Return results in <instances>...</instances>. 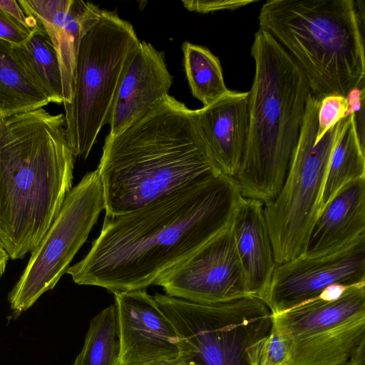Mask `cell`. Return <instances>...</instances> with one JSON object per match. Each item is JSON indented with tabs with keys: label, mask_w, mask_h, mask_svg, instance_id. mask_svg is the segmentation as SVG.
Returning a JSON list of instances; mask_svg holds the SVG:
<instances>
[{
	"label": "cell",
	"mask_w": 365,
	"mask_h": 365,
	"mask_svg": "<svg viewBox=\"0 0 365 365\" xmlns=\"http://www.w3.org/2000/svg\"><path fill=\"white\" fill-rule=\"evenodd\" d=\"M241 197L235 178L219 173L132 212L105 215L90 250L66 274L113 294L145 289L230 227Z\"/></svg>",
	"instance_id": "obj_1"
},
{
	"label": "cell",
	"mask_w": 365,
	"mask_h": 365,
	"mask_svg": "<svg viewBox=\"0 0 365 365\" xmlns=\"http://www.w3.org/2000/svg\"><path fill=\"white\" fill-rule=\"evenodd\" d=\"M96 170L103 188L106 215L132 212L221 173L197 109L170 95L121 133L106 136Z\"/></svg>",
	"instance_id": "obj_2"
},
{
	"label": "cell",
	"mask_w": 365,
	"mask_h": 365,
	"mask_svg": "<svg viewBox=\"0 0 365 365\" xmlns=\"http://www.w3.org/2000/svg\"><path fill=\"white\" fill-rule=\"evenodd\" d=\"M74 163L63 114L0 115V242L11 259L47 232L72 188Z\"/></svg>",
	"instance_id": "obj_3"
},
{
	"label": "cell",
	"mask_w": 365,
	"mask_h": 365,
	"mask_svg": "<svg viewBox=\"0 0 365 365\" xmlns=\"http://www.w3.org/2000/svg\"><path fill=\"white\" fill-rule=\"evenodd\" d=\"M251 55L248 135L235 179L242 196L265 203L284 184L311 91L299 66L267 31L255 34Z\"/></svg>",
	"instance_id": "obj_4"
},
{
	"label": "cell",
	"mask_w": 365,
	"mask_h": 365,
	"mask_svg": "<svg viewBox=\"0 0 365 365\" xmlns=\"http://www.w3.org/2000/svg\"><path fill=\"white\" fill-rule=\"evenodd\" d=\"M363 11L354 0H270L258 20L299 66L314 97L348 98L364 90Z\"/></svg>",
	"instance_id": "obj_5"
},
{
	"label": "cell",
	"mask_w": 365,
	"mask_h": 365,
	"mask_svg": "<svg viewBox=\"0 0 365 365\" xmlns=\"http://www.w3.org/2000/svg\"><path fill=\"white\" fill-rule=\"evenodd\" d=\"M133 25L102 9L82 38L76 61L73 99L64 107L68 143L76 158L89 155L110 111L139 45Z\"/></svg>",
	"instance_id": "obj_6"
},
{
	"label": "cell",
	"mask_w": 365,
	"mask_h": 365,
	"mask_svg": "<svg viewBox=\"0 0 365 365\" xmlns=\"http://www.w3.org/2000/svg\"><path fill=\"white\" fill-rule=\"evenodd\" d=\"M320 100H307L297 147L278 195L264 203V213L277 264L303 255L321 209L323 190L333 148L345 117L315 142Z\"/></svg>",
	"instance_id": "obj_7"
},
{
	"label": "cell",
	"mask_w": 365,
	"mask_h": 365,
	"mask_svg": "<svg viewBox=\"0 0 365 365\" xmlns=\"http://www.w3.org/2000/svg\"><path fill=\"white\" fill-rule=\"evenodd\" d=\"M153 297L180 336L184 365H250L247 348L272 326L269 307L253 296L213 304Z\"/></svg>",
	"instance_id": "obj_8"
},
{
	"label": "cell",
	"mask_w": 365,
	"mask_h": 365,
	"mask_svg": "<svg viewBox=\"0 0 365 365\" xmlns=\"http://www.w3.org/2000/svg\"><path fill=\"white\" fill-rule=\"evenodd\" d=\"M105 210L102 183L96 170L87 173L71 189L61 210L9 294L11 309L19 314L46 292L53 289L86 241Z\"/></svg>",
	"instance_id": "obj_9"
},
{
	"label": "cell",
	"mask_w": 365,
	"mask_h": 365,
	"mask_svg": "<svg viewBox=\"0 0 365 365\" xmlns=\"http://www.w3.org/2000/svg\"><path fill=\"white\" fill-rule=\"evenodd\" d=\"M165 294L205 304L249 294L230 225L170 269L154 284Z\"/></svg>",
	"instance_id": "obj_10"
},
{
	"label": "cell",
	"mask_w": 365,
	"mask_h": 365,
	"mask_svg": "<svg viewBox=\"0 0 365 365\" xmlns=\"http://www.w3.org/2000/svg\"><path fill=\"white\" fill-rule=\"evenodd\" d=\"M365 283V235L335 252L301 255L277 264L264 299L272 315L318 297L332 285Z\"/></svg>",
	"instance_id": "obj_11"
},
{
	"label": "cell",
	"mask_w": 365,
	"mask_h": 365,
	"mask_svg": "<svg viewBox=\"0 0 365 365\" xmlns=\"http://www.w3.org/2000/svg\"><path fill=\"white\" fill-rule=\"evenodd\" d=\"M118 312L120 365L178 360L180 336L170 320L145 289L114 294Z\"/></svg>",
	"instance_id": "obj_12"
},
{
	"label": "cell",
	"mask_w": 365,
	"mask_h": 365,
	"mask_svg": "<svg viewBox=\"0 0 365 365\" xmlns=\"http://www.w3.org/2000/svg\"><path fill=\"white\" fill-rule=\"evenodd\" d=\"M29 17L35 19L47 32L59 61L63 106L71 104L80 43L86 32L100 19L102 9L81 0H19Z\"/></svg>",
	"instance_id": "obj_13"
},
{
	"label": "cell",
	"mask_w": 365,
	"mask_h": 365,
	"mask_svg": "<svg viewBox=\"0 0 365 365\" xmlns=\"http://www.w3.org/2000/svg\"><path fill=\"white\" fill-rule=\"evenodd\" d=\"M173 82L164 52L140 41L114 101L107 136L118 135L143 117L169 95Z\"/></svg>",
	"instance_id": "obj_14"
},
{
	"label": "cell",
	"mask_w": 365,
	"mask_h": 365,
	"mask_svg": "<svg viewBox=\"0 0 365 365\" xmlns=\"http://www.w3.org/2000/svg\"><path fill=\"white\" fill-rule=\"evenodd\" d=\"M230 227L249 294L264 301L277 266L264 202L242 196Z\"/></svg>",
	"instance_id": "obj_15"
},
{
	"label": "cell",
	"mask_w": 365,
	"mask_h": 365,
	"mask_svg": "<svg viewBox=\"0 0 365 365\" xmlns=\"http://www.w3.org/2000/svg\"><path fill=\"white\" fill-rule=\"evenodd\" d=\"M365 235V178L352 180L320 210L304 255L309 257L344 249Z\"/></svg>",
	"instance_id": "obj_16"
},
{
	"label": "cell",
	"mask_w": 365,
	"mask_h": 365,
	"mask_svg": "<svg viewBox=\"0 0 365 365\" xmlns=\"http://www.w3.org/2000/svg\"><path fill=\"white\" fill-rule=\"evenodd\" d=\"M248 92L230 91L197 109L201 127L221 173L235 178L240 165L249 129Z\"/></svg>",
	"instance_id": "obj_17"
},
{
	"label": "cell",
	"mask_w": 365,
	"mask_h": 365,
	"mask_svg": "<svg viewBox=\"0 0 365 365\" xmlns=\"http://www.w3.org/2000/svg\"><path fill=\"white\" fill-rule=\"evenodd\" d=\"M362 316H365V283L349 287L335 299L318 296L274 314L272 325L295 341L326 333Z\"/></svg>",
	"instance_id": "obj_18"
},
{
	"label": "cell",
	"mask_w": 365,
	"mask_h": 365,
	"mask_svg": "<svg viewBox=\"0 0 365 365\" xmlns=\"http://www.w3.org/2000/svg\"><path fill=\"white\" fill-rule=\"evenodd\" d=\"M365 339V316L322 334L293 341L289 365H344Z\"/></svg>",
	"instance_id": "obj_19"
},
{
	"label": "cell",
	"mask_w": 365,
	"mask_h": 365,
	"mask_svg": "<svg viewBox=\"0 0 365 365\" xmlns=\"http://www.w3.org/2000/svg\"><path fill=\"white\" fill-rule=\"evenodd\" d=\"M12 53L28 75L43 91L49 102L63 104V82L59 61L43 26L38 23L24 43L13 45Z\"/></svg>",
	"instance_id": "obj_20"
},
{
	"label": "cell",
	"mask_w": 365,
	"mask_h": 365,
	"mask_svg": "<svg viewBox=\"0 0 365 365\" xmlns=\"http://www.w3.org/2000/svg\"><path fill=\"white\" fill-rule=\"evenodd\" d=\"M356 117L352 108L331 152L320 210L344 185L365 178L364 139L359 133Z\"/></svg>",
	"instance_id": "obj_21"
},
{
	"label": "cell",
	"mask_w": 365,
	"mask_h": 365,
	"mask_svg": "<svg viewBox=\"0 0 365 365\" xmlns=\"http://www.w3.org/2000/svg\"><path fill=\"white\" fill-rule=\"evenodd\" d=\"M12 44L0 39V115L41 108L50 102L12 53Z\"/></svg>",
	"instance_id": "obj_22"
},
{
	"label": "cell",
	"mask_w": 365,
	"mask_h": 365,
	"mask_svg": "<svg viewBox=\"0 0 365 365\" xmlns=\"http://www.w3.org/2000/svg\"><path fill=\"white\" fill-rule=\"evenodd\" d=\"M183 66L193 97L207 106L228 93L219 58L208 48L184 41Z\"/></svg>",
	"instance_id": "obj_23"
},
{
	"label": "cell",
	"mask_w": 365,
	"mask_h": 365,
	"mask_svg": "<svg viewBox=\"0 0 365 365\" xmlns=\"http://www.w3.org/2000/svg\"><path fill=\"white\" fill-rule=\"evenodd\" d=\"M120 335L115 304L90 322L84 345L72 365H120Z\"/></svg>",
	"instance_id": "obj_24"
},
{
	"label": "cell",
	"mask_w": 365,
	"mask_h": 365,
	"mask_svg": "<svg viewBox=\"0 0 365 365\" xmlns=\"http://www.w3.org/2000/svg\"><path fill=\"white\" fill-rule=\"evenodd\" d=\"M292 339L273 325L269 332L247 349L250 365H289Z\"/></svg>",
	"instance_id": "obj_25"
},
{
	"label": "cell",
	"mask_w": 365,
	"mask_h": 365,
	"mask_svg": "<svg viewBox=\"0 0 365 365\" xmlns=\"http://www.w3.org/2000/svg\"><path fill=\"white\" fill-rule=\"evenodd\" d=\"M352 110L349 99L332 94L320 100L317 113V133L315 142L319 141L329 129L333 127Z\"/></svg>",
	"instance_id": "obj_26"
},
{
	"label": "cell",
	"mask_w": 365,
	"mask_h": 365,
	"mask_svg": "<svg viewBox=\"0 0 365 365\" xmlns=\"http://www.w3.org/2000/svg\"><path fill=\"white\" fill-rule=\"evenodd\" d=\"M32 30L24 26L0 9V39L12 45L24 43Z\"/></svg>",
	"instance_id": "obj_27"
},
{
	"label": "cell",
	"mask_w": 365,
	"mask_h": 365,
	"mask_svg": "<svg viewBox=\"0 0 365 365\" xmlns=\"http://www.w3.org/2000/svg\"><path fill=\"white\" fill-rule=\"evenodd\" d=\"M255 1L254 0H184L182 3L189 11L206 14L216 11L235 10Z\"/></svg>",
	"instance_id": "obj_28"
},
{
	"label": "cell",
	"mask_w": 365,
	"mask_h": 365,
	"mask_svg": "<svg viewBox=\"0 0 365 365\" xmlns=\"http://www.w3.org/2000/svg\"><path fill=\"white\" fill-rule=\"evenodd\" d=\"M0 9L19 24L31 30H33L38 24L35 19L29 17L25 14L17 1L0 0Z\"/></svg>",
	"instance_id": "obj_29"
},
{
	"label": "cell",
	"mask_w": 365,
	"mask_h": 365,
	"mask_svg": "<svg viewBox=\"0 0 365 365\" xmlns=\"http://www.w3.org/2000/svg\"><path fill=\"white\" fill-rule=\"evenodd\" d=\"M346 365H365V339L355 348Z\"/></svg>",
	"instance_id": "obj_30"
},
{
	"label": "cell",
	"mask_w": 365,
	"mask_h": 365,
	"mask_svg": "<svg viewBox=\"0 0 365 365\" xmlns=\"http://www.w3.org/2000/svg\"><path fill=\"white\" fill-rule=\"evenodd\" d=\"M9 257L0 242V279L5 272Z\"/></svg>",
	"instance_id": "obj_31"
},
{
	"label": "cell",
	"mask_w": 365,
	"mask_h": 365,
	"mask_svg": "<svg viewBox=\"0 0 365 365\" xmlns=\"http://www.w3.org/2000/svg\"><path fill=\"white\" fill-rule=\"evenodd\" d=\"M138 365H184L178 360H158L146 362Z\"/></svg>",
	"instance_id": "obj_32"
},
{
	"label": "cell",
	"mask_w": 365,
	"mask_h": 365,
	"mask_svg": "<svg viewBox=\"0 0 365 365\" xmlns=\"http://www.w3.org/2000/svg\"><path fill=\"white\" fill-rule=\"evenodd\" d=\"M344 365H346V364H344Z\"/></svg>",
	"instance_id": "obj_33"
}]
</instances>
